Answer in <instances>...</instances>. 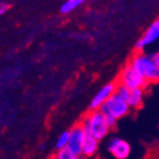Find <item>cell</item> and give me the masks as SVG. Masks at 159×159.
Wrapping results in <instances>:
<instances>
[{
  "label": "cell",
  "mask_w": 159,
  "mask_h": 159,
  "mask_svg": "<svg viewBox=\"0 0 159 159\" xmlns=\"http://www.w3.org/2000/svg\"><path fill=\"white\" fill-rule=\"evenodd\" d=\"M55 158H57V159H77L76 156L68 149V147H65V148H63V149L57 150L56 155H55Z\"/></svg>",
  "instance_id": "13"
},
{
  "label": "cell",
  "mask_w": 159,
  "mask_h": 159,
  "mask_svg": "<svg viewBox=\"0 0 159 159\" xmlns=\"http://www.w3.org/2000/svg\"><path fill=\"white\" fill-rule=\"evenodd\" d=\"M157 40H159V18L155 20V22L148 27V30L144 32L142 38L139 39V41L135 43L136 50L142 51L146 47L155 43Z\"/></svg>",
  "instance_id": "9"
},
{
  "label": "cell",
  "mask_w": 159,
  "mask_h": 159,
  "mask_svg": "<svg viewBox=\"0 0 159 159\" xmlns=\"http://www.w3.org/2000/svg\"><path fill=\"white\" fill-rule=\"evenodd\" d=\"M83 2H85V0H67L66 2L63 3V6L60 7V13L61 14H68L76 9L77 7L81 6Z\"/></svg>",
  "instance_id": "11"
},
{
  "label": "cell",
  "mask_w": 159,
  "mask_h": 159,
  "mask_svg": "<svg viewBox=\"0 0 159 159\" xmlns=\"http://www.w3.org/2000/svg\"><path fill=\"white\" fill-rule=\"evenodd\" d=\"M105 116H106V120H107V123H108V125L110 126V129L116 125L117 118L114 116V115H111V114H106Z\"/></svg>",
  "instance_id": "14"
},
{
  "label": "cell",
  "mask_w": 159,
  "mask_h": 159,
  "mask_svg": "<svg viewBox=\"0 0 159 159\" xmlns=\"http://www.w3.org/2000/svg\"><path fill=\"white\" fill-rule=\"evenodd\" d=\"M118 84L125 85L129 89H135V88H142L146 89L149 82L147 81L134 67L129 64L122 70L118 76Z\"/></svg>",
  "instance_id": "4"
},
{
  "label": "cell",
  "mask_w": 159,
  "mask_h": 159,
  "mask_svg": "<svg viewBox=\"0 0 159 159\" xmlns=\"http://www.w3.org/2000/svg\"><path fill=\"white\" fill-rule=\"evenodd\" d=\"M143 90L144 89H142V88L129 89L125 85L117 84V92L120 93L125 98V100L131 107V109H136V108L141 107L143 102V96H144Z\"/></svg>",
  "instance_id": "5"
},
{
  "label": "cell",
  "mask_w": 159,
  "mask_h": 159,
  "mask_svg": "<svg viewBox=\"0 0 159 159\" xmlns=\"http://www.w3.org/2000/svg\"><path fill=\"white\" fill-rule=\"evenodd\" d=\"M100 110L105 115L106 114H111L117 119H119L122 118V117L126 116L129 113L131 107H129V105L125 100V98L116 91L114 94L110 96L109 99L107 100L102 106L100 107Z\"/></svg>",
  "instance_id": "3"
},
{
  "label": "cell",
  "mask_w": 159,
  "mask_h": 159,
  "mask_svg": "<svg viewBox=\"0 0 159 159\" xmlns=\"http://www.w3.org/2000/svg\"><path fill=\"white\" fill-rule=\"evenodd\" d=\"M152 57H153V59H155V61H156V63H157V65H158V66H159V52L153 53Z\"/></svg>",
  "instance_id": "16"
},
{
  "label": "cell",
  "mask_w": 159,
  "mask_h": 159,
  "mask_svg": "<svg viewBox=\"0 0 159 159\" xmlns=\"http://www.w3.org/2000/svg\"><path fill=\"white\" fill-rule=\"evenodd\" d=\"M80 125L82 126L85 133L92 134L99 141L106 138L110 129V126L107 123L105 114L100 109L91 110L88 115L83 117Z\"/></svg>",
  "instance_id": "1"
},
{
  "label": "cell",
  "mask_w": 159,
  "mask_h": 159,
  "mask_svg": "<svg viewBox=\"0 0 159 159\" xmlns=\"http://www.w3.org/2000/svg\"><path fill=\"white\" fill-rule=\"evenodd\" d=\"M9 7L10 6L7 2H1V3H0V15H3L7 10L9 9Z\"/></svg>",
  "instance_id": "15"
},
{
  "label": "cell",
  "mask_w": 159,
  "mask_h": 159,
  "mask_svg": "<svg viewBox=\"0 0 159 159\" xmlns=\"http://www.w3.org/2000/svg\"><path fill=\"white\" fill-rule=\"evenodd\" d=\"M107 149L110 152V155L116 159H126L131 155V146L125 140L114 138L109 141Z\"/></svg>",
  "instance_id": "8"
},
{
  "label": "cell",
  "mask_w": 159,
  "mask_h": 159,
  "mask_svg": "<svg viewBox=\"0 0 159 159\" xmlns=\"http://www.w3.org/2000/svg\"><path fill=\"white\" fill-rule=\"evenodd\" d=\"M85 135V131L83 129V127L80 124L74 126L73 129H70V138L67 147L76 156V158L83 155V143H84Z\"/></svg>",
  "instance_id": "6"
},
{
  "label": "cell",
  "mask_w": 159,
  "mask_h": 159,
  "mask_svg": "<svg viewBox=\"0 0 159 159\" xmlns=\"http://www.w3.org/2000/svg\"><path fill=\"white\" fill-rule=\"evenodd\" d=\"M129 64L149 83L159 81V66L153 59L152 55L143 53L140 51L131 58Z\"/></svg>",
  "instance_id": "2"
},
{
  "label": "cell",
  "mask_w": 159,
  "mask_h": 159,
  "mask_svg": "<svg viewBox=\"0 0 159 159\" xmlns=\"http://www.w3.org/2000/svg\"><path fill=\"white\" fill-rule=\"evenodd\" d=\"M99 148V140L96 139L92 134L86 133L84 143H83V156L85 157H92L96 155Z\"/></svg>",
  "instance_id": "10"
},
{
  "label": "cell",
  "mask_w": 159,
  "mask_h": 159,
  "mask_svg": "<svg viewBox=\"0 0 159 159\" xmlns=\"http://www.w3.org/2000/svg\"><path fill=\"white\" fill-rule=\"evenodd\" d=\"M70 131H65L58 136V139L56 141V144H55V148L56 150L63 149L65 147L68 146V142H70Z\"/></svg>",
  "instance_id": "12"
},
{
  "label": "cell",
  "mask_w": 159,
  "mask_h": 159,
  "mask_svg": "<svg viewBox=\"0 0 159 159\" xmlns=\"http://www.w3.org/2000/svg\"><path fill=\"white\" fill-rule=\"evenodd\" d=\"M117 91V84L116 83H107L101 88V89L96 93V96L93 97L91 102L89 105L90 110H97L100 109V107L109 99L110 96Z\"/></svg>",
  "instance_id": "7"
}]
</instances>
